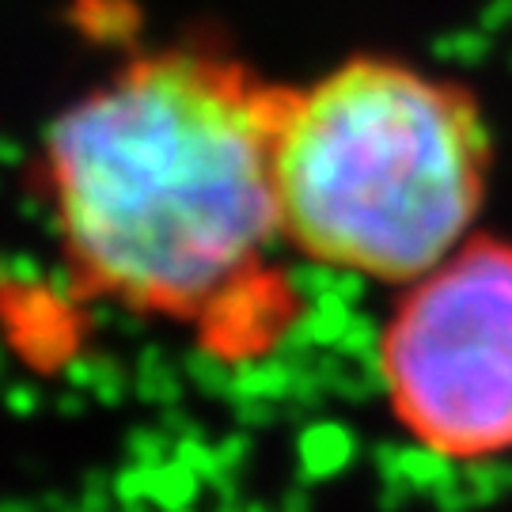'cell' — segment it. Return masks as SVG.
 I'll return each mask as SVG.
<instances>
[{
  "label": "cell",
  "instance_id": "obj_3",
  "mask_svg": "<svg viewBox=\"0 0 512 512\" xmlns=\"http://www.w3.org/2000/svg\"><path fill=\"white\" fill-rule=\"evenodd\" d=\"M376 376L418 452L482 467L512 456V243L471 236L391 308Z\"/></svg>",
  "mask_w": 512,
  "mask_h": 512
},
{
  "label": "cell",
  "instance_id": "obj_2",
  "mask_svg": "<svg viewBox=\"0 0 512 512\" xmlns=\"http://www.w3.org/2000/svg\"><path fill=\"white\" fill-rule=\"evenodd\" d=\"M494 164L471 88L395 57H349L293 88L277 209L293 255L410 285L471 239Z\"/></svg>",
  "mask_w": 512,
  "mask_h": 512
},
{
  "label": "cell",
  "instance_id": "obj_1",
  "mask_svg": "<svg viewBox=\"0 0 512 512\" xmlns=\"http://www.w3.org/2000/svg\"><path fill=\"white\" fill-rule=\"evenodd\" d=\"M293 84L183 42L126 61L46 133V190L88 293L198 334L228 365L296 323L277 209Z\"/></svg>",
  "mask_w": 512,
  "mask_h": 512
}]
</instances>
